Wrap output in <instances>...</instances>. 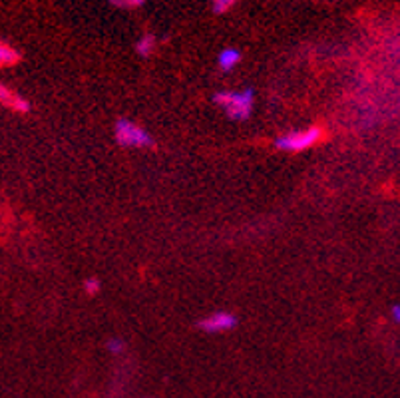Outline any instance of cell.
<instances>
[{
  "label": "cell",
  "mask_w": 400,
  "mask_h": 398,
  "mask_svg": "<svg viewBox=\"0 0 400 398\" xmlns=\"http://www.w3.org/2000/svg\"><path fill=\"white\" fill-rule=\"evenodd\" d=\"M235 2L237 0H211V8H213L215 14H225L229 8L235 6Z\"/></svg>",
  "instance_id": "9c48e42d"
},
{
  "label": "cell",
  "mask_w": 400,
  "mask_h": 398,
  "mask_svg": "<svg viewBox=\"0 0 400 398\" xmlns=\"http://www.w3.org/2000/svg\"><path fill=\"white\" fill-rule=\"evenodd\" d=\"M0 100H2V104H4L6 108H11L14 112H28V110H30L28 100L20 98L18 94H14L12 90H8L6 86L0 88Z\"/></svg>",
  "instance_id": "5b68a950"
},
{
  "label": "cell",
  "mask_w": 400,
  "mask_h": 398,
  "mask_svg": "<svg viewBox=\"0 0 400 398\" xmlns=\"http://www.w3.org/2000/svg\"><path fill=\"white\" fill-rule=\"evenodd\" d=\"M213 100L231 120L237 122L247 120L253 112V90L219 92L213 96Z\"/></svg>",
  "instance_id": "6da1fadb"
},
{
  "label": "cell",
  "mask_w": 400,
  "mask_h": 398,
  "mask_svg": "<svg viewBox=\"0 0 400 398\" xmlns=\"http://www.w3.org/2000/svg\"><path fill=\"white\" fill-rule=\"evenodd\" d=\"M199 325L206 332H223V330L233 329L237 325V318L233 317L231 313H213V315L204 318Z\"/></svg>",
  "instance_id": "277c9868"
},
{
  "label": "cell",
  "mask_w": 400,
  "mask_h": 398,
  "mask_svg": "<svg viewBox=\"0 0 400 398\" xmlns=\"http://www.w3.org/2000/svg\"><path fill=\"white\" fill-rule=\"evenodd\" d=\"M320 136H323V130L315 125V128L289 132V134L279 136L275 146H277V149H283V151H303V149H309L311 146H315Z\"/></svg>",
  "instance_id": "3957f363"
},
{
  "label": "cell",
  "mask_w": 400,
  "mask_h": 398,
  "mask_svg": "<svg viewBox=\"0 0 400 398\" xmlns=\"http://www.w3.org/2000/svg\"><path fill=\"white\" fill-rule=\"evenodd\" d=\"M115 139L124 148H149L154 146V139L142 125L134 124L130 120L115 122Z\"/></svg>",
  "instance_id": "7a4b0ae2"
},
{
  "label": "cell",
  "mask_w": 400,
  "mask_h": 398,
  "mask_svg": "<svg viewBox=\"0 0 400 398\" xmlns=\"http://www.w3.org/2000/svg\"><path fill=\"white\" fill-rule=\"evenodd\" d=\"M84 289H86L88 295H96V293L100 291V281H98V279H88V281L84 283Z\"/></svg>",
  "instance_id": "30bf717a"
},
{
  "label": "cell",
  "mask_w": 400,
  "mask_h": 398,
  "mask_svg": "<svg viewBox=\"0 0 400 398\" xmlns=\"http://www.w3.org/2000/svg\"><path fill=\"white\" fill-rule=\"evenodd\" d=\"M392 318H394L396 323H400V305H396V307L392 309Z\"/></svg>",
  "instance_id": "4fadbf2b"
},
{
  "label": "cell",
  "mask_w": 400,
  "mask_h": 398,
  "mask_svg": "<svg viewBox=\"0 0 400 398\" xmlns=\"http://www.w3.org/2000/svg\"><path fill=\"white\" fill-rule=\"evenodd\" d=\"M239 60H241V52L237 48H225V50L219 52L218 64L223 72H229V70H233L237 64H239Z\"/></svg>",
  "instance_id": "8992f818"
},
{
  "label": "cell",
  "mask_w": 400,
  "mask_h": 398,
  "mask_svg": "<svg viewBox=\"0 0 400 398\" xmlns=\"http://www.w3.org/2000/svg\"><path fill=\"white\" fill-rule=\"evenodd\" d=\"M18 58H20V54H18L16 48H12V46L6 44V42L0 44V64H2V66H12V64H16Z\"/></svg>",
  "instance_id": "52a82bcc"
},
{
  "label": "cell",
  "mask_w": 400,
  "mask_h": 398,
  "mask_svg": "<svg viewBox=\"0 0 400 398\" xmlns=\"http://www.w3.org/2000/svg\"><path fill=\"white\" fill-rule=\"evenodd\" d=\"M154 48H156V36L154 35H144L139 40H137L136 44V52L139 56L148 58L151 52H154Z\"/></svg>",
  "instance_id": "ba28073f"
},
{
  "label": "cell",
  "mask_w": 400,
  "mask_h": 398,
  "mask_svg": "<svg viewBox=\"0 0 400 398\" xmlns=\"http://www.w3.org/2000/svg\"><path fill=\"white\" fill-rule=\"evenodd\" d=\"M114 6H142L144 4V0H110Z\"/></svg>",
  "instance_id": "7c38bea8"
},
{
  "label": "cell",
  "mask_w": 400,
  "mask_h": 398,
  "mask_svg": "<svg viewBox=\"0 0 400 398\" xmlns=\"http://www.w3.org/2000/svg\"><path fill=\"white\" fill-rule=\"evenodd\" d=\"M108 351L112 354H122L124 353V344L118 339H112V341H108Z\"/></svg>",
  "instance_id": "8fae6325"
}]
</instances>
